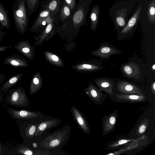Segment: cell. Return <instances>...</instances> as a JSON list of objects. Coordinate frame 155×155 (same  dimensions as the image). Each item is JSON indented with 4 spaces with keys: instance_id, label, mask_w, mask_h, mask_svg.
Wrapping results in <instances>:
<instances>
[{
    "instance_id": "5b68a950",
    "label": "cell",
    "mask_w": 155,
    "mask_h": 155,
    "mask_svg": "<svg viewBox=\"0 0 155 155\" xmlns=\"http://www.w3.org/2000/svg\"><path fill=\"white\" fill-rule=\"evenodd\" d=\"M7 110L14 120H26L39 119L44 116L43 113L26 110H16L10 107Z\"/></svg>"
},
{
    "instance_id": "2e32d148",
    "label": "cell",
    "mask_w": 155,
    "mask_h": 155,
    "mask_svg": "<svg viewBox=\"0 0 155 155\" xmlns=\"http://www.w3.org/2000/svg\"><path fill=\"white\" fill-rule=\"evenodd\" d=\"M3 63L6 65L15 68H22L27 66L28 64L22 57L16 54H13L5 58Z\"/></svg>"
},
{
    "instance_id": "d590c367",
    "label": "cell",
    "mask_w": 155,
    "mask_h": 155,
    "mask_svg": "<svg viewBox=\"0 0 155 155\" xmlns=\"http://www.w3.org/2000/svg\"><path fill=\"white\" fill-rule=\"evenodd\" d=\"M4 95L2 94H0V103L2 102L3 100Z\"/></svg>"
},
{
    "instance_id": "9c48e42d",
    "label": "cell",
    "mask_w": 155,
    "mask_h": 155,
    "mask_svg": "<svg viewBox=\"0 0 155 155\" xmlns=\"http://www.w3.org/2000/svg\"><path fill=\"white\" fill-rule=\"evenodd\" d=\"M71 112L74 120L79 127L84 133L89 135L90 128L87 120L82 112L74 106L71 107Z\"/></svg>"
},
{
    "instance_id": "277c9868",
    "label": "cell",
    "mask_w": 155,
    "mask_h": 155,
    "mask_svg": "<svg viewBox=\"0 0 155 155\" xmlns=\"http://www.w3.org/2000/svg\"><path fill=\"white\" fill-rule=\"evenodd\" d=\"M5 100L7 104L16 107H28L29 104L25 90L21 87L9 90Z\"/></svg>"
},
{
    "instance_id": "83f0119b",
    "label": "cell",
    "mask_w": 155,
    "mask_h": 155,
    "mask_svg": "<svg viewBox=\"0 0 155 155\" xmlns=\"http://www.w3.org/2000/svg\"><path fill=\"white\" fill-rule=\"evenodd\" d=\"M149 124V120L146 118L139 125L136 133L138 135H140L146 131Z\"/></svg>"
},
{
    "instance_id": "f1b7e54d",
    "label": "cell",
    "mask_w": 155,
    "mask_h": 155,
    "mask_svg": "<svg viewBox=\"0 0 155 155\" xmlns=\"http://www.w3.org/2000/svg\"><path fill=\"white\" fill-rule=\"evenodd\" d=\"M130 140L120 139L118 140L115 141L108 145L107 148L109 149H113L116 148L117 147L125 143H127L131 141Z\"/></svg>"
},
{
    "instance_id": "7402d4cb",
    "label": "cell",
    "mask_w": 155,
    "mask_h": 155,
    "mask_svg": "<svg viewBox=\"0 0 155 155\" xmlns=\"http://www.w3.org/2000/svg\"><path fill=\"white\" fill-rule=\"evenodd\" d=\"M0 24L1 29L4 28L8 29L10 27L8 12L2 3L0 2Z\"/></svg>"
},
{
    "instance_id": "52a82bcc",
    "label": "cell",
    "mask_w": 155,
    "mask_h": 155,
    "mask_svg": "<svg viewBox=\"0 0 155 155\" xmlns=\"http://www.w3.org/2000/svg\"><path fill=\"white\" fill-rule=\"evenodd\" d=\"M118 109H116L109 115L104 116L102 119V136L107 135L114 129L118 117Z\"/></svg>"
},
{
    "instance_id": "8d00e7d4",
    "label": "cell",
    "mask_w": 155,
    "mask_h": 155,
    "mask_svg": "<svg viewBox=\"0 0 155 155\" xmlns=\"http://www.w3.org/2000/svg\"><path fill=\"white\" fill-rule=\"evenodd\" d=\"M152 70L154 71L155 70V64H154L152 66Z\"/></svg>"
},
{
    "instance_id": "5bb4252c",
    "label": "cell",
    "mask_w": 155,
    "mask_h": 155,
    "mask_svg": "<svg viewBox=\"0 0 155 155\" xmlns=\"http://www.w3.org/2000/svg\"><path fill=\"white\" fill-rule=\"evenodd\" d=\"M120 69L123 75L133 79H139L140 76V69L134 63H127L122 65Z\"/></svg>"
},
{
    "instance_id": "cb8c5ba5",
    "label": "cell",
    "mask_w": 155,
    "mask_h": 155,
    "mask_svg": "<svg viewBox=\"0 0 155 155\" xmlns=\"http://www.w3.org/2000/svg\"><path fill=\"white\" fill-rule=\"evenodd\" d=\"M14 48L18 51L20 53L26 57L29 58L31 53V49L29 46L28 42L26 41H18L17 44L15 45Z\"/></svg>"
},
{
    "instance_id": "d6986e66",
    "label": "cell",
    "mask_w": 155,
    "mask_h": 155,
    "mask_svg": "<svg viewBox=\"0 0 155 155\" xmlns=\"http://www.w3.org/2000/svg\"><path fill=\"white\" fill-rule=\"evenodd\" d=\"M22 76V73H19L11 77L2 84L0 88V92L6 94L9 88L18 83Z\"/></svg>"
},
{
    "instance_id": "ffe728a7",
    "label": "cell",
    "mask_w": 155,
    "mask_h": 155,
    "mask_svg": "<svg viewBox=\"0 0 155 155\" xmlns=\"http://www.w3.org/2000/svg\"><path fill=\"white\" fill-rule=\"evenodd\" d=\"M100 16V8L97 5H94L92 8L89 18L91 21V29L95 31L97 26Z\"/></svg>"
},
{
    "instance_id": "d4e9b609",
    "label": "cell",
    "mask_w": 155,
    "mask_h": 155,
    "mask_svg": "<svg viewBox=\"0 0 155 155\" xmlns=\"http://www.w3.org/2000/svg\"><path fill=\"white\" fill-rule=\"evenodd\" d=\"M147 16L149 22L155 24V0H152L149 4Z\"/></svg>"
},
{
    "instance_id": "8fae6325",
    "label": "cell",
    "mask_w": 155,
    "mask_h": 155,
    "mask_svg": "<svg viewBox=\"0 0 155 155\" xmlns=\"http://www.w3.org/2000/svg\"><path fill=\"white\" fill-rule=\"evenodd\" d=\"M94 82L98 88L109 97L114 95L115 82L113 79L108 78H100L94 80Z\"/></svg>"
},
{
    "instance_id": "f546056e",
    "label": "cell",
    "mask_w": 155,
    "mask_h": 155,
    "mask_svg": "<svg viewBox=\"0 0 155 155\" xmlns=\"http://www.w3.org/2000/svg\"><path fill=\"white\" fill-rule=\"evenodd\" d=\"M17 151L19 153L24 155H33L35 154L33 151L26 146L21 147L18 149Z\"/></svg>"
},
{
    "instance_id": "e0dca14e",
    "label": "cell",
    "mask_w": 155,
    "mask_h": 155,
    "mask_svg": "<svg viewBox=\"0 0 155 155\" xmlns=\"http://www.w3.org/2000/svg\"><path fill=\"white\" fill-rule=\"evenodd\" d=\"M51 17L50 12L48 9L42 8L39 10L38 15L30 30L32 31H35L41 25H45V22Z\"/></svg>"
},
{
    "instance_id": "6da1fadb",
    "label": "cell",
    "mask_w": 155,
    "mask_h": 155,
    "mask_svg": "<svg viewBox=\"0 0 155 155\" xmlns=\"http://www.w3.org/2000/svg\"><path fill=\"white\" fill-rule=\"evenodd\" d=\"M93 0H79L75 6L71 11L69 18L63 24L64 26L76 28L83 25H87V16L89 6Z\"/></svg>"
},
{
    "instance_id": "9a60e30c",
    "label": "cell",
    "mask_w": 155,
    "mask_h": 155,
    "mask_svg": "<svg viewBox=\"0 0 155 155\" xmlns=\"http://www.w3.org/2000/svg\"><path fill=\"white\" fill-rule=\"evenodd\" d=\"M60 120L53 118L38 123L34 137L41 135L45 131L52 129L59 125Z\"/></svg>"
},
{
    "instance_id": "4dcf8cb0",
    "label": "cell",
    "mask_w": 155,
    "mask_h": 155,
    "mask_svg": "<svg viewBox=\"0 0 155 155\" xmlns=\"http://www.w3.org/2000/svg\"><path fill=\"white\" fill-rule=\"evenodd\" d=\"M7 34L6 33L0 30V44L2 39L3 38V37L4 35H5ZM8 48V47L6 46H0V53L6 50Z\"/></svg>"
},
{
    "instance_id": "7c38bea8",
    "label": "cell",
    "mask_w": 155,
    "mask_h": 155,
    "mask_svg": "<svg viewBox=\"0 0 155 155\" xmlns=\"http://www.w3.org/2000/svg\"><path fill=\"white\" fill-rule=\"evenodd\" d=\"M63 3L64 0H43L41 2L40 7L49 10L51 17H55L58 16Z\"/></svg>"
},
{
    "instance_id": "d6a6232c",
    "label": "cell",
    "mask_w": 155,
    "mask_h": 155,
    "mask_svg": "<svg viewBox=\"0 0 155 155\" xmlns=\"http://www.w3.org/2000/svg\"><path fill=\"white\" fill-rule=\"evenodd\" d=\"M151 90L153 93L155 95V81L153 82L151 86Z\"/></svg>"
},
{
    "instance_id": "836d02e7",
    "label": "cell",
    "mask_w": 155,
    "mask_h": 155,
    "mask_svg": "<svg viewBox=\"0 0 155 155\" xmlns=\"http://www.w3.org/2000/svg\"><path fill=\"white\" fill-rule=\"evenodd\" d=\"M5 76L0 73V84H2L5 80Z\"/></svg>"
},
{
    "instance_id": "8992f818",
    "label": "cell",
    "mask_w": 155,
    "mask_h": 155,
    "mask_svg": "<svg viewBox=\"0 0 155 155\" xmlns=\"http://www.w3.org/2000/svg\"><path fill=\"white\" fill-rule=\"evenodd\" d=\"M122 51L116 47L107 43L101 44L98 48L92 51L93 54L101 59H108L112 55L120 54Z\"/></svg>"
},
{
    "instance_id": "4316f807",
    "label": "cell",
    "mask_w": 155,
    "mask_h": 155,
    "mask_svg": "<svg viewBox=\"0 0 155 155\" xmlns=\"http://www.w3.org/2000/svg\"><path fill=\"white\" fill-rule=\"evenodd\" d=\"M38 124V123L31 124L26 128L25 134L28 138H31L34 137Z\"/></svg>"
},
{
    "instance_id": "ac0fdd59",
    "label": "cell",
    "mask_w": 155,
    "mask_h": 155,
    "mask_svg": "<svg viewBox=\"0 0 155 155\" xmlns=\"http://www.w3.org/2000/svg\"><path fill=\"white\" fill-rule=\"evenodd\" d=\"M141 11V7L140 6L119 34L124 35L132 31L137 21Z\"/></svg>"
},
{
    "instance_id": "1f68e13d",
    "label": "cell",
    "mask_w": 155,
    "mask_h": 155,
    "mask_svg": "<svg viewBox=\"0 0 155 155\" xmlns=\"http://www.w3.org/2000/svg\"><path fill=\"white\" fill-rule=\"evenodd\" d=\"M64 1L69 6L71 10H72L76 5V0H64Z\"/></svg>"
},
{
    "instance_id": "3957f363",
    "label": "cell",
    "mask_w": 155,
    "mask_h": 155,
    "mask_svg": "<svg viewBox=\"0 0 155 155\" xmlns=\"http://www.w3.org/2000/svg\"><path fill=\"white\" fill-rule=\"evenodd\" d=\"M12 12L18 31L24 34L27 29L29 17L25 0H16L13 8Z\"/></svg>"
},
{
    "instance_id": "74e56055",
    "label": "cell",
    "mask_w": 155,
    "mask_h": 155,
    "mask_svg": "<svg viewBox=\"0 0 155 155\" xmlns=\"http://www.w3.org/2000/svg\"><path fill=\"white\" fill-rule=\"evenodd\" d=\"M1 147H0V155H1Z\"/></svg>"
},
{
    "instance_id": "7a4b0ae2",
    "label": "cell",
    "mask_w": 155,
    "mask_h": 155,
    "mask_svg": "<svg viewBox=\"0 0 155 155\" xmlns=\"http://www.w3.org/2000/svg\"><path fill=\"white\" fill-rule=\"evenodd\" d=\"M71 131V127L65 125L43 140L41 143L40 146L47 150L61 148L68 140Z\"/></svg>"
},
{
    "instance_id": "e575fe53",
    "label": "cell",
    "mask_w": 155,
    "mask_h": 155,
    "mask_svg": "<svg viewBox=\"0 0 155 155\" xmlns=\"http://www.w3.org/2000/svg\"><path fill=\"white\" fill-rule=\"evenodd\" d=\"M52 58L54 61H57L59 59L58 57L54 55H53L52 56Z\"/></svg>"
},
{
    "instance_id": "44dd1931",
    "label": "cell",
    "mask_w": 155,
    "mask_h": 155,
    "mask_svg": "<svg viewBox=\"0 0 155 155\" xmlns=\"http://www.w3.org/2000/svg\"><path fill=\"white\" fill-rule=\"evenodd\" d=\"M127 10L124 8L117 11L115 19V25L119 30L124 27L126 25V17Z\"/></svg>"
},
{
    "instance_id": "484cf974",
    "label": "cell",
    "mask_w": 155,
    "mask_h": 155,
    "mask_svg": "<svg viewBox=\"0 0 155 155\" xmlns=\"http://www.w3.org/2000/svg\"><path fill=\"white\" fill-rule=\"evenodd\" d=\"M28 15L35 12L39 5L40 0H25Z\"/></svg>"
},
{
    "instance_id": "603a6c76",
    "label": "cell",
    "mask_w": 155,
    "mask_h": 155,
    "mask_svg": "<svg viewBox=\"0 0 155 155\" xmlns=\"http://www.w3.org/2000/svg\"><path fill=\"white\" fill-rule=\"evenodd\" d=\"M71 11L69 6L64 1L63 5L60 10L58 16L56 18L63 24L69 18Z\"/></svg>"
},
{
    "instance_id": "4fadbf2b",
    "label": "cell",
    "mask_w": 155,
    "mask_h": 155,
    "mask_svg": "<svg viewBox=\"0 0 155 155\" xmlns=\"http://www.w3.org/2000/svg\"><path fill=\"white\" fill-rule=\"evenodd\" d=\"M110 97L115 102L121 103L142 102L145 101L147 100L145 96L122 94H115Z\"/></svg>"
},
{
    "instance_id": "ba28073f",
    "label": "cell",
    "mask_w": 155,
    "mask_h": 155,
    "mask_svg": "<svg viewBox=\"0 0 155 155\" xmlns=\"http://www.w3.org/2000/svg\"><path fill=\"white\" fill-rule=\"evenodd\" d=\"M85 92L90 100L97 105L102 104L107 98V94L104 93L91 82Z\"/></svg>"
},
{
    "instance_id": "30bf717a",
    "label": "cell",
    "mask_w": 155,
    "mask_h": 155,
    "mask_svg": "<svg viewBox=\"0 0 155 155\" xmlns=\"http://www.w3.org/2000/svg\"><path fill=\"white\" fill-rule=\"evenodd\" d=\"M117 89L122 94L145 96L142 90L133 84L121 80L117 82Z\"/></svg>"
}]
</instances>
